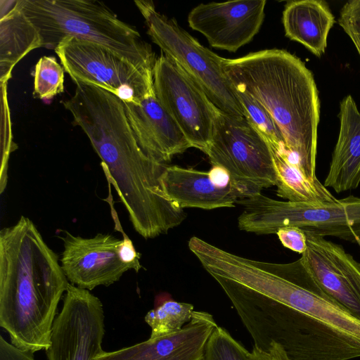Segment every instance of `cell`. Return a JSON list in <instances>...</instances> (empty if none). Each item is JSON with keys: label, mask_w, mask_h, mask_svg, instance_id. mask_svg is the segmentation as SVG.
Masks as SVG:
<instances>
[{"label": "cell", "mask_w": 360, "mask_h": 360, "mask_svg": "<svg viewBox=\"0 0 360 360\" xmlns=\"http://www.w3.org/2000/svg\"><path fill=\"white\" fill-rule=\"evenodd\" d=\"M70 283L56 254L27 217L0 231V326L11 343L46 350L58 303Z\"/></svg>", "instance_id": "1"}, {"label": "cell", "mask_w": 360, "mask_h": 360, "mask_svg": "<svg viewBox=\"0 0 360 360\" xmlns=\"http://www.w3.org/2000/svg\"><path fill=\"white\" fill-rule=\"evenodd\" d=\"M223 68L235 87L261 104L281 131L289 160L313 181L316 174L320 101L312 72L283 49H266L235 59Z\"/></svg>", "instance_id": "2"}, {"label": "cell", "mask_w": 360, "mask_h": 360, "mask_svg": "<svg viewBox=\"0 0 360 360\" xmlns=\"http://www.w3.org/2000/svg\"><path fill=\"white\" fill-rule=\"evenodd\" d=\"M217 282L254 342L279 347L290 360H349L360 356V337L270 299L233 281Z\"/></svg>", "instance_id": "3"}, {"label": "cell", "mask_w": 360, "mask_h": 360, "mask_svg": "<svg viewBox=\"0 0 360 360\" xmlns=\"http://www.w3.org/2000/svg\"><path fill=\"white\" fill-rule=\"evenodd\" d=\"M18 6L37 28L42 46L56 49L73 37L104 46L139 69L153 72L151 46L131 25L97 0H18Z\"/></svg>", "instance_id": "4"}, {"label": "cell", "mask_w": 360, "mask_h": 360, "mask_svg": "<svg viewBox=\"0 0 360 360\" xmlns=\"http://www.w3.org/2000/svg\"><path fill=\"white\" fill-rule=\"evenodd\" d=\"M210 273L360 337V321L323 291L300 258L271 263L221 250L213 259Z\"/></svg>", "instance_id": "5"}, {"label": "cell", "mask_w": 360, "mask_h": 360, "mask_svg": "<svg viewBox=\"0 0 360 360\" xmlns=\"http://www.w3.org/2000/svg\"><path fill=\"white\" fill-rule=\"evenodd\" d=\"M240 230L276 234L296 226L323 237L335 236L360 245V198L349 195L333 203L314 204L277 200L261 193L239 199Z\"/></svg>", "instance_id": "6"}, {"label": "cell", "mask_w": 360, "mask_h": 360, "mask_svg": "<svg viewBox=\"0 0 360 360\" xmlns=\"http://www.w3.org/2000/svg\"><path fill=\"white\" fill-rule=\"evenodd\" d=\"M148 34L164 54L175 63L223 113L246 117L237 89L226 73L221 58L202 46L174 18L158 12L150 1H135Z\"/></svg>", "instance_id": "7"}, {"label": "cell", "mask_w": 360, "mask_h": 360, "mask_svg": "<svg viewBox=\"0 0 360 360\" xmlns=\"http://www.w3.org/2000/svg\"><path fill=\"white\" fill-rule=\"evenodd\" d=\"M206 155L213 167L225 169L232 182L249 196L276 186L271 148L245 117L229 116L218 110Z\"/></svg>", "instance_id": "8"}, {"label": "cell", "mask_w": 360, "mask_h": 360, "mask_svg": "<svg viewBox=\"0 0 360 360\" xmlns=\"http://www.w3.org/2000/svg\"><path fill=\"white\" fill-rule=\"evenodd\" d=\"M55 52L75 84L98 86L123 102L136 103L154 92L153 72L139 69L104 46L68 37Z\"/></svg>", "instance_id": "9"}, {"label": "cell", "mask_w": 360, "mask_h": 360, "mask_svg": "<svg viewBox=\"0 0 360 360\" xmlns=\"http://www.w3.org/2000/svg\"><path fill=\"white\" fill-rule=\"evenodd\" d=\"M155 94L191 147L207 153L219 110L202 90L171 59L162 54L153 72Z\"/></svg>", "instance_id": "10"}, {"label": "cell", "mask_w": 360, "mask_h": 360, "mask_svg": "<svg viewBox=\"0 0 360 360\" xmlns=\"http://www.w3.org/2000/svg\"><path fill=\"white\" fill-rule=\"evenodd\" d=\"M105 334L101 301L89 290L70 283L51 328L48 360H95Z\"/></svg>", "instance_id": "11"}, {"label": "cell", "mask_w": 360, "mask_h": 360, "mask_svg": "<svg viewBox=\"0 0 360 360\" xmlns=\"http://www.w3.org/2000/svg\"><path fill=\"white\" fill-rule=\"evenodd\" d=\"M62 240V269L70 283L79 288L91 290L100 285L108 286L128 270L136 271L134 265L121 258L123 239L109 233L82 238L65 231Z\"/></svg>", "instance_id": "12"}, {"label": "cell", "mask_w": 360, "mask_h": 360, "mask_svg": "<svg viewBox=\"0 0 360 360\" xmlns=\"http://www.w3.org/2000/svg\"><path fill=\"white\" fill-rule=\"evenodd\" d=\"M300 259L323 291L360 321V263L338 244L305 232Z\"/></svg>", "instance_id": "13"}, {"label": "cell", "mask_w": 360, "mask_h": 360, "mask_svg": "<svg viewBox=\"0 0 360 360\" xmlns=\"http://www.w3.org/2000/svg\"><path fill=\"white\" fill-rule=\"evenodd\" d=\"M266 4V0L200 4L190 11L188 22L213 48L236 52L259 31Z\"/></svg>", "instance_id": "14"}, {"label": "cell", "mask_w": 360, "mask_h": 360, "mask_svg": "<svg viewBox=\"0 0 360 360\" xmlns=\"http://www.w3.org/2000/svg\"><path fill=\"white\" fill-rule=\"evenodd\" d=\"M162 184L167 198L182 209L231 207L238 200L249 197L243 189L232 182L228 172L219 167L203 172L167 165Z\"/></svg>", "instance_id": "15"}, {"label": "cell", "mask_w": 360, "mask_h": 360, "mask_svg": "<svg viewBox=\"0 0 360 360\" xmlns=\"http://www.w3.org/2000/svg\"><path fill=\"white\" fill-rule=\"evenodd\" d=\"M217 326L211 314L194 310L191 320L180 331L103 351L95 360H203L207 340Z\"/></svg>", "instance_id": "16"}, {"label": "cell", "mask_w": 360, "mask_h": 360, "mask_svg": "<svg viewBox=\"0 0 360 360\" xmlns=\"http://www.w3.org/2000/svg\"><path fill=\"white\" fill-rule=\"evenodd\" d=\"M124 110L141 149L165 164L173 156L192 148L176 122L157 98L155 91L139 103L124 102Z\"/></svg>", "instance_id": "17"}, {"label": "cell", "mask_w": 360, "mask_h": 360, "mask_svg": "<svg viewBox=\"0 0 360 360\" xmlns=\"http://www.w3.org/2000/svg\"><path fill=\"white\" fill-rule=\"evenodd\" d=\"M340 131L323 185L336 193L360 184V112L351 95L340 103Z\"/></svg>", "instance_id": "18"}, {"label": "cell", "mask_w": 360, "mask_h": 360, "mask_svg": "<svg viewBox=\"0 0 360 360\" xmlns=\"http://www.w3.org/2000/svg\"><path fill=\"white\" fill-rule=\"evenodd\" d=\"M282 22L285 36L321 57L327 47L335 17L322 0L290 1L285 5Z\"/></svg>", "instance_id": "19"}, {"label": "cell", "mask_w": 360, "mask_h": 360, "mask_svg": "<svg viewBox=\"0 0 360 360\" xmlns=\"http://www.w3.org/2000/svg\"><path fill=\"white\" fill-rule=\"evenodd\" d=\"M37 28L17 7L0 18V81L6 84L14 66L29 52L41 47Z\"/></svg>", "instance_id": "20"}, {"label": "cell", "mask_w": 360, "mask_h": 360, "mask_svg": "<svg viewBox=\"0 0 360 360\" xmlns=\"http://www.w3.org/2000/svg\"><path fill=\"white\" fill-rule=\"evenodd\" d=\"M271 151L276 174L278 196L295 202L322 204L337 201L338 199L319 180H311L297 165L290 162L286 153L271 148Z\"/></svg>", "instance_id": "21"}, {"label": "cell", "mask_w": 360, "mask_h": 360, "mask_svg": "<svg viewBox=\"0 0 360 360\" xmlns=\"http://www.w3.org/2000/svg\"><path fill=\"white\" fill-rule=\"evenodd\" d=\"M193 305L174 300H167L150 310L145 316L150 327L149 338L154 339L180 331L192 319Z\"/></svg>", "instance_id": "22"}, {"label": "cell", "mask_w": 360, "mask_h": 360, "mask_svg": "<svg viewBox=\"0 0 360 360\" xmlns=\"http://www.w3.org/2000/svg\"><path fill=\"white\" fill-rule=\"evenodd\" d=\"M246 119L267 141L269 147L278 152L287 151L281 130L264 108L246 92L237 89Z\"/></svg>", "instance_id": "23"}, {"label": "cell", "mask_w": 360, "mask_h": 360, "mask_svg": "<svg viewBox=\"0 0 360 360\" xmlns=\"http://www.w3.org/2000/svg\"><path fill=\"white\" fill-rule=\"evenodd\" d=\"M64 70L55 57L45 56L40 58L33 72L34 97L49 101L63 92Z\"/></svg>", "instance_id": "24"}, {"label": "cell", "mask_w": 360, "mask_h": 360, "mask_svg": "<svg viewBox=\"0 0 360 360\" xmlns=\"http://www.w3.org/2000/svg\"><path fill=\"white\" fill-rule=\"evenodd\" d=\"M203 360H255L248 351L223 327L217 326L205 346Z\"/></svg>", "instance_id": "25"}, {"label": "cell", "mask_w": 360, "mask_h": 360, "mask_svg": "<svg viewBox=\"0 0 360 360\" xmlns=\"http://www.w3.org/2000/svg\"><path fill=\"white\" fill-rule=\"evenodd\" d=\"M338 22L352 41L360 56V0L346 2L340 9Z\"/></svg>", "instance_id": "26"}, {"label": "cell", "mask_w": 360, "mask_h": 360, "mask_svg": "<svg viewBox=\"0 0 360 360\" xmlns=\"http://www.w3.org/2000/svg\"><path fill=\"white\" fill-rule=\"evenodd\" d=\"M276 235L282 245L301 255L307 249V236L305 231L296 226L280 229Z\"/></svg>", "instance_id": "27"}, {"label": "cell", "mask_w": 360, "mask_h": 360, "mask_svg": "<svg viewBox=\"0 0 360 360\" xmlns=\"http://www.w3.org/2000/svg\"><path fill=\"white\" fill-rule=\"evenodd\" d=\"M0 360H35L33 354L22 352L0 337Z\"/></svg>", "instance_id": "28"}, {"label": "cell", "mask_w": 360, "mask_h": 360, "mask_svg": "<svg viewBox=\"0 0 360 360\" xmlns=\"http://www.w3.org/2000/svg\"><path fill=\"white\" fill-rule=\"evenodd\" d=\"M255 360H290L285 352L278 346L272 347L268 352H264L253 347Z\"/></svg>", "instance_id": "29"}, {"label": "cell", "mask_w": 360, "mask_h": 360, "mask_svg": "<svg viewBox=\"0 0 360 360\" xmlns=\"http://www.w3.org/2000/svg\"><path fill=\"white\" fill-rule=\"evenodd\" d=\"M1 14L0 18L4 17L11 13L13 10H14L18 4V0L17 1H4L1 0Z\"/></svg>", "instance_id": "30"}]
</instances>
